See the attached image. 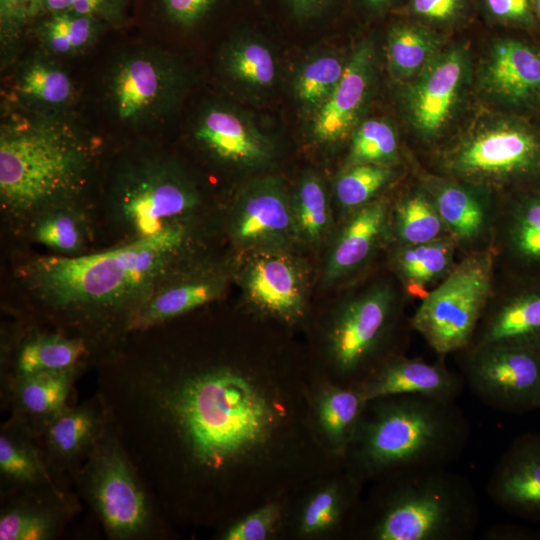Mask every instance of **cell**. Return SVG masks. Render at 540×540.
<instances>
[{
  "mask_svg": "<svg viewBox=\"0 0 540 540\" xmlns=\"http://www.w3.org/2000/svg\"><path fill=\"white\" fill-rule=\"evenodd\" d=\"M109 426L97 393L79 406L66 407L33 433L49 469L63 482L65 474H76Z\"/></svg>",
  "mask_w": 540,
  "mask_h": 540,
  "instance_id": "15",
  "label": "cell"
},
{
  "mask_svg": "<svg viewBox=\"0 0 540 540\" xmlns=\"http://www.w3.org/2000/svg\"><path fill=\"white\" fill-rule=\"evenodd\" d=\"M229 232L246 252L289 249L298 242L291 196L283 180L266 176L248 183L233 203Z\"/></svg>",
  "mask_w": 540,
  "mask_h": 540,
  "instance_id": "14",
  "label": "cell"
},
{
  "mask_svg": "<svg viewBox=\"0 0 540 540\" xmlns=\"http://www.w3.org/2000/svg\"><path fill=\"white\" fill-rule=\"evenodd\" d=\"M0 476L4 496L21 492L68 493L46 464L32 430L13 416L1 428Z\"/></svg>",
  "mask_w": 540,
  "mask_h": 540,
  "instance_id": "24",
  "label": "cell"
},
{
  "mask_svg": "<svg viewBox=\"0 0 540 540\" xmlns=\"http://www.w3.org/2000/svg\"><path fill=\"white\" fill-rule=\"evenodd\" d=\"M495 252L469 253L421 300L409 320L439 356L466 349L491 300Z\"/></svg>",
  "mask_w": 540,
  "mask_h": 540,
  "instance_id": "10",
  "label": "cell"
},
{
  "mask_svg": "<svg viewBox=\"0 0 540 540\" xmlns=\"http://www.w3.org/2000/svg\"><path fill=\"white\" fill-rule=\"evenodd\" d=\"M398 161L397 135L388 122L368 119L354 129L346 166L365 163L395 166Z\"/></svg>",
  "mask_w": 540,
  "mask_h": 540,
  "instance_id": "42",
  "label": "cell"
},
{
  "mask_svg": "<svg viewBox=\"0 0 540 540\" xmlns=\"http://www.w3.org/2000/svg\"><path fill=\"white\" fill-rule=\"evenodd\" d=\"M98 394L163 506L204 514L249 469L286 456L298 410L289 382L227 362L112 365Z\"/></svg>",
  "mask_w": 540,
  "mask_h": 540,
  "instance_id": "1",
  "label": "cell"
},
{
  "mask_svg": "<svg viewBox=\"0 0 540 540\" xmlns=\"http://www.w3.org/2000/svg\"><path fill=\"white\" fill-rule=\"evenodd\" d=\"M0 540H50L59 535L75 503L69 493L21 492L5 496Z\"/></svg>",
  "mask_w": 540,
  "mask_h": 540,
  "instance_id": "25",
  "label": "cell"
},
{
  "mask_svg": "<svg viewBox=\"0 0 540 540\" xmlns=\"http://www.w3.org/2000/svg\"><path fill=\"white\" fill-rule=\"evenodd\" d=\"M446 176L483 188L540 183V130L499 118L466 133L439 156Z\"/></svg>",
  "mask_w": 540,
  "mask_h": 540,
  "instance_id": "9",
  "label": "cell"
},
{
  "mask_svg": "<svg viewBox=\"0 0 540 540\" xmlns=\"http://www.w3.org/2000/svg\"><path fill=\"white\" fill-rule=\"evenodd\" d=\"M471 426L452 401L393 395L367 401L348 450L360 482L409 469L449 467L466 450Z\"/></svg>",
  "mask_w": 540,
  "mask_h": 540,
  "instance_id": "4",
  "label": "cell"
},
{
  "mask_svg": "<svg viewBox=\"0 0 540 540\" xmlns=\"http://www.w3.org/2000/svg\"><path fill=\"white\" fill-rule=\"evenodd\" d=\"M185 76L179 63L156 48L126 51L111 63L104 97L114 118L127 126L157 124L180 102Z\"/></svg>",
  "mask_w": 540,
  "mask_h": 540,
  "instance_id": "11",
  "label": "cell"
},
{
  "mask_svg": "<svg viewBox=\"0 0 540 540\" xmlns=\"http://www.w3.org/2000/svg\"><path fill=\"white\" fill-rule=\"evenodd\" d=\"M364 534L371 540H468L480 508L472 482L449 467L409 469L381 479Z\"/></svg>",
  "mask_w": 540,
  "mask_h": 540,
  "instance_id": "5",
  "label": "cell"
},
{
  "mask_svg": "<svg viewBox=\"0 0 540 540\" xmlns=\"http://www.w3.org/2000/svg\"><path fill=\"white\" fill-rule=\"evenodd\" d=\"M483 84L505 103L529 102L540 95V51L519 40L497 42L485 64Z\"/></svg>",
  "mask_w": 540,
  "mask_h": 540,
  "instance_id": "26",
  "label": "cell"
},
{
  "mask_svg": "<svg viewBox=\"0 0 540 540\" xmlns=\"http://www.w3.org/2000/svg\"><path fill=\"white\" fill-rule=\"evenodd\" d=\"M193 137L210 157L223 164L254 168L274 156L271 140L244 115L224 105H210L200 112Z\"/></svg>",
  "mask_w": 540,
  "mask_h": 540,
  "instance_id": "17",
  "label": "cell"
},
{
  "mask_svg": "<svg viewBox=\"0 0 540 540\" xmlns=\"http://www.w3.org/2000/svg\"><path fill=\"white\" fill-rule=\"evenodd\" d=\"M361 482L349 471L314 491L297 516L296 531L300 537L317 538L337 530L354 506Z\"/></svg>",
  "mask_w": 540,
  "mask_h": 540,
  "instance_id": "33",
  "label": "cell"
},
{
  "mask_svg": "<svg viewBox=\"0 0 540 540\" xmlns=\"http://www.w3.org/2000/svg\"><path fill=\"white\" fill-rule=\"evenodd\" d=\"M32 21L28 9L19 0H0V39L4 60L13 57Z\"/></svg>",
  "mask_w": 540,
  "mask_h": 540,
  "instance_id": "47",
  "label": "cell"
},
{
  "mask_svg": "<svg viewBox=\"0 0 540 540\" xmlns=\"http://www.w3.org/2000/svg\"><path fill=\"white\" fill-rule=\"evenodd\" d=\"M466 73V54L454 48L436 56L409 88L407 112L423 137L437 136L446 127L458 103Z\"/></svg>",
  "mask_w": 540,
  "mask_h": 540,
  "instance_id": "16",
  "label": "cell"
},
{
  "mask_svg": "<svg viewBox=\"0 0 540 540\" xmlns=\"http://www.w3.org/2000/svg\"><path fill=\"white\" fill-rule=\"evenodd\" d=\"M194 222L77 256L28 261L20 278L59 320L90 333L128 327L154 290L184 266L196 240ZM92 345V344H91Z\"/></svg>",
  "mask_w": 540,
  "mask_h": 540,
  "instance_id": "2",
  "label": "cell"
},
{
  "mask_svg": "<svg viewBox=\"0 0 540 540\" xmlns=\"http://www.w3.org/2000/svg\"><path fill=\"white\" fill-rule=\"evenodd\" d=\"M504 245L526 266H540V183L529 189L507 213Z\"/></svg>",
  "mask_w": 540,
  "mask_h": 540,
  "instance_id": "37",
  "label": "cell"
},
{
  "mask_svg": "<svg viewBox=\"0 0 540 540\" xmlns=\"http://www.w3.org/2000/svg\"><path fill=\"white\" fill-rule=\"evenodd\" d=\"M228 281V273L219 266L181 267L154 290L131 321L128 333L156 328L219 299Z\"/></svg>",
  "mask_w": 540,
  "mask_h": 540,
  "instance_id": "18",
  "label": "cell"
},
{
  "mask_svg": "<svg viewBox=\"0 0 540 540\" xmlns=\"http://www.w3.org/2000/svg\"><path fill=\"white\" fill-rule=\"evenodd\" d=\"M31 237L57 255L84 254L89 240V225L85 213L76 202L50 208L30 222Z\"/></svg>",
  "mask_w": 540,
  "mask_h": 540,
  "instance_id": "36",
  "label": "cell"
},
{
  "mask_svg": "<svg viewBox=\"0 0 540 540\" xmlns=\"http://www.w3.org/2000/svg\"><path fill=\"white\" fill-rule=\"evenodd\" d=\"M367 401L355 386L322 384L309 398L310 423L327 451L345 459Z\"/></svg>",
  "mask_w": 540,
  "mask_h": 540,
  "instance_id": "27",
  "label": "cell"
},
{
  "mask_svg": "<svg viewBox=\"0 0 540 540\" xmlns=\"http://www.w3.org/2000/svg\"><path fill=\"white\" fill-rule=\"evenodd\" d=\"M438 41L414 25L393 26L387 37L386 56L391 74L405 80L420 74L436 57Z\"/></svg>",
  "mask_w": 540,
  "mask_h": 540,
  "instance_id": "39",
  "label": "cell"
},
{
  "mask_svg": "<svg viewBox=\"0 0 540 540\" xmlns=\"http://www.w3.org/2000/svg\"><path fill=\"white\" fill-rule=\"evenodd\" d=\"M391 1L392 0H363L364 4L372 10L382 9Z\"/></svg>",
  "mask_w": 540,
  "mask_h": 540,
  "instance_id": "53",
  "label": "cell"
},
{
  "mask_svg": "<svg viewBox=\"0 0 540 540\" xmlns=\"http://www.w3.org/2000/svg\"><path fill=\"white\" fill-rule=\"evenodd\" d=\"M396 174L391 165L365 163L345 166L334 184L337 205L346 213H352L379 198Z\"/></svg>",
  "mask_w": 540,
  "mask_h": 540,
  "instance_id": "40",
  "label": "cell"
},
{
  "mask_svg": "<svg viewBox=\"0 0 540 540\" xmlns=\"http://www.w3.org/2000/svg\"><path fill=\"white\" fill-rule=\"evenodd\" d=\"M482 536L485 540H516L526 539L534 534L511 525H495L486 529Z\"/></svg>",
  "mask_w": 540,
  "mask_h": 540,
  "instance_id": "51",
  "label": "cell"
},
{
  "mask_svg": "<svg viewBox=\"0 0 540 540\" xmlns=\"http://www.w3.org/2000/svg\"><path fill=\"white\" fill-rule=\"evenodd\" d=\"M224 0H134L132 11L171 29L190 31L206 23Z\"/></svg>",
  "mask_w": 540,
  "mask_h": 540,
  "instance_id": "43",
  "label": "cell"
},
{
  "mask_svg": "<svg viewBox=\"0 0 540 540\" xmlns=\"http://www.w3.org/2000/svg\"><path fill=\"white\" fill-rule=\"evenodd\" d=\"M422 187L433 200L448 236L470 253L483 250L493 230L489 191L451 177L428 176Z\"/></svg>",
  "mask_w": 540,
  "mask_h": 540,
  "instance_id": "20",
  "label": "cell"
},
{
  "mask_svg": "<svg viewBox=\"0 0 540 540\" xmlns=\"http://www.w3.org/2000/svg\"><path fill=\"white\" fill-rule=\"evenodd\" d=\"M458 354L465 386L485 405L509 413L540 408V347L490 344Z\"/></svg>",
  "mask_w": 540,
  "mask_h": 540,
  "instance_id": "12",
  "label": "cell"
},
{
  "mask_svg": "<svg viewBox=\"0 0 540 540\" xmlns=\"http://www.w3.org/2000/svg\"><path fill=\"white\" fill-rule=\"evenodd\" d=\"M239 280L247 303L260 314L287 324L304 318L308 302L307 273L288 249L247 252Z\"/></svg>",
  "mask_w": 540,
  "mask_h": 540,
  "instance_id": "13",
  "label": "cell"
},
{
  "mask_svg": "<svg viewBox=\"0 0 540 540\" xmlns=\"http://www.w3.org/2000/svg\"><path fill=\"white\" fill-rule=\"evenodd\" d=\"M345 64L335 55H322L307 62L294 82L297 98L306 106L318 109L338 84Z\"/></svg>",
  "mask_w": 540,
  "mask_h": 540,
  "instance_id": "44",
  "label": "cell"
},
{
  "mask_svg": "<svg viewBox=\"0 0 540 540\" xmlns=\"http://www.w3.org/2000/svg\"><path fill=\"white\" fill-rule=\"evenodd\" d=\"M490 12L499 19L526 22L530 20L529 0H486Z\"/></svg>",
  "mask_w": 540,
  "mask_h": 540,
  "instance_id": "50",
  "label": "cell"
},
{
  "mask_svg": "<svg viewBox=\"0 0 540 540\" xmlns=\"http://www.w3.org/2000/svg\"><path fill=\"white\" fill-rule=\"evenodd\" d=\"M298 242L314 244L328 234L331 226L329 197L321 179L305 173L291 196Z\"/></svg>",
  "mask_w": 540,
  "mask_h": 540,
  "instance_id": "38",
  "label": "cell"
},
{
  "mask_svg": "<svg viewBox=\"0 0 540 540\" xmlns=\"http://www.w3.org/2000/svg\"><path fill=\"white\" fill-rule=\"evenodd\" d=\"M462 0H412L413 11L426 19L446 21L460 10Z\"/></svg>",
  "mask_w": 540,
  "mask_h": 540,
  "instance_id": "49",
  "label": "cell"
},
{
  "mask_svg": "<svg viewBox=\"0 0 540 540\" xmlns=\"http://www.w3.org/2000/svg\"><path fill=\"white\" fill-rule=\"evenodd\" d=\"M90 344L61 332H34L17 347L9 379L47 371L82 368Z\"/></svg>",
  "mask_w": 540,
  "mask_h": 540,
  "instance_id": "32",
  "label": "cell"
},
{
  "mask_svg": "<svg viewBox=\"0 0 540 540\" xmlns=\"http://www.w3.org/2000/svg\"><path fill=\"white\" fill-rule=\"evenodd\" d=\"M391 238L396 245H413L449 237L436 206L420 185L391 204Z\"/></svg>",
  "mask_w": 540,
  "mask_h": 540,
  "instance_id": "35",
  "label": "cell"
},
{
  "mask_svg": "<svg viewBox=\"0 0 540 540\" xmlns=\"http://www.w3.org/2000/svg\"><path fill=\"white\" fill-rule=\"evenodd\" d=\"M395 288L380 281L347 299L327 326L325 346L334 376L354 386L395 350L401 313Z\"/></svg>",
  "mask_w": 540,
  "mask_h": 540,
  "instance_id": "8",
  "label": "cell"
},
{
  "mask_svg": "<svg viewBox=\"0 0 540 540\" xmlns=\"http://www.w3.org/2000/svg\"><path fill=\"white\" fill-rule=\"evenodd\" d=\"M14 108L42 114H68L75 96L68 72L46 52L24 60L11 84Z\"/></svg>",
  "mask_w": 540,
  "mask_h": 540,
  "instance_id": "28",
  "label": "cell"
},
{
  "mask_svg": "<svg viewBox=\"0 0 540 540\" xmlns=\"http://www.w3.org/2000/svg\"><path fill=\"white\" fill-rule=\"evenodd\" d=\"M29 11L32 18H36L41 14L44 0H19Z\"/></svg>",
  "mask_w": 540,
  "mask_h": 540,
  "instance_id": "52",
  "label": "cell"
},
{
  "mask_svg": "<svg viewBox=\"0 0 540 540\" xmlns=\"http://www.w3.org/2000/svg\"><path fill=\"white\" fill-rule=\"evenodd\" d=\"M354 386L366 401L407 394L456 402L465 382L460 373L450 370L442 361L430 363L397 353Z\"/></svg>",
  "mask_w": 540,
  "mask_h": 540,
  "instance_id": "19",
  "label": "cell"
},
{
  "mask_svg": "<svg viewBox=\"0 0 540 540\" xmlns=\"http://www.w3.org/2000/svg\"><path fill=\"white\" fill-rule=\"evenodd\" d=\"M486 490L501 509L540 518V434L512 442L496 462Z\"/></svg>",
  "mask_w": 540,
  "mask_h": 540,
  "instance_id": "21",
  "label": "cell"
},
{
  "mask_svg": "<svg viewBox=\"0 0 540 540\" xmlns=\"http://www.w3.org/2000/svg\"><path fill=\"white\" fill-rule=\"evenodd\" d=\"M74 478L111 539L164 536L153 496L111 424Z\"/></svg>",
  "mask_w": 540,
  "mask_h": 540,
  "instance_id": "7",
  "label": "cell"
},
{
  "mask_svg": "<svg viewBox=\"0 0 540 540\" xmlns=\"http://www.w3.org/2000/svg\"><path fill=\"white\" fill-rule=\"evenodd\" d=\"M284 510L277 501H270L238 519L221 534L224 540H267L282 528Z\"/></svg>",
  "mask_w": 540,
  "mask_h": 540,
  "instance_id": "45",
  "label": "cell"
},
{
  "mask_svg": "<svg viewBox=\"0 0 540 540\" xmlns=\"http://www.w3.org/2000/svg\"><path fill=\"white\" fill-rule=\"evenodd\" d=\"M107 28L110 27L96 18L70 11L43 13L30 25L44 52L53 57L85 51Z\"/></svg>",
  "mask_w": 540,
  "mask_h": 540,
  "instance_id": "34",
  "label": "cell"
},
{
  "mask_svg": "<svg viewBox=\"0 0 540 540\" xmlns=\"http://www.w3.org/2000/svg\"><path fill=\"white\" fill-rule=\"evenodd\" d=\"M108 203L114 222L128 241L194 222L201 194L174 159L157 151H143L120 161L111 179Z\"/></svg>",
  "mask_w": 540,
  "mask_h": 540,
  "instance_id": "6",
  "label": "cell"
},
{
  "mask_svg": "<svg viewBox=\"0 0 540 540\" xmlns=\"http://www.w3.org/2000/svg\"><path fill=\"white\" fill-rule=\"evenodd\" d=\"M233 43L224 59L229 76L251 87H270L276 78V63L270 49L253 38Z\"/></svg>",
  "mask_w": 540,
  "mask_h": 540,
  "instance_id": "41",
  "label": "cell"
},
{
  "mask_svg": "<svg viewBox=\"0 0 540 540\" xmlns=\"http://www.w3.org/2000/svg\"><path fill=\"white\" fill-rule=\"evenodd\" d=\"M283 13L298 24L311 23L326 16L335 0H277Z\"/></svg>",
  "mask_w": 540,
  "mask_h": 540,
  "instance_id": "48",
  "label": "cell"
},
{
  "mask_svg": "<svg viewBox=\"0 0 540 540\" xmlns=\"http://www.w3.org/2000/svg\"><path fill=\"white\" fill-rule=\"evenodd\" d=\"M373 63V45L365 40L355 48L338 84L316 111L311 131L317 142L335 144L352 135L369 92Z\"/></svg>",
  "mask_w": 540,
  "mask_h": 540,
  "instance_id": "23",
  "label": "cell"
},
{
  "mask_svg": "<svg viewBox=\"0 0 540 540\" xmlns=\"http://www.w3.org/2000/svg\"><path fill=\"white\" fill-rule=\"evenodd\" d=\"M80 368L39 372L9 379L12 416L37 431L68 407Z\"/></svg>",
  "mask_w": 540,
  "mask_h": 540,
  "instance_id": "30",
  "label": "cell"
},
{
  "mask_svg": "<svg viewBox=\"0 0 540 540\" xmlns=\"http://www.w3.org/2000/svg\"><path fill=\"white\" fill-rule=\"evenodd\" d=\"M91 140L68 114L16 109L0 128V202L12 218L31 222L74 203L92 171Z\"/></svg>",
  "mask_w": 540,
  "mask_h": 540,
  "instance_id": "3",
  "label": "cell"
},
{
  "mask_svg": "<svg viewBox=\"0 0 540 540\" xmlns=\"http://www.w3.org/2000/svg\"><path fill=\"white\" fill-rule=\"evenodd\" d=\"M391 201L379 197L349 214L327 255L322 281L334 284L365 266L378 248L391 239Z\"/></svg>",
  "mask_w": 540,
  "mask_h": 540,
  "instance_id": "22",
  "label": "cell"
},
{
  "mask_svg": "<svg viewBox=\"0 0 540 540\" xmlns=\"http://www.w3.org/2000/svg\"><path fill=\"white\" fill-rule=\"evenodd\" d=\"M457 248L450 237L420 244L396 245L391 267L406 294L422 300L454 268Z\"/></svg>",
  "mask_w": 540,
  "mask_h": 540,
  "instance_id": "31",
  "label": "cell"
},
{
  "mask_svg": "<svg viewBox=\"0 0 540 540\" xmlns=\"http://www.w3.org/2000/svg\"><path fill=\"white\" fill-rule=\"evenodd\" d=\"M537 15L540 18V0H534Z\"/></svg>",
  "mask_w": 540,
  "mask_h": 540,
  "instance_id": "54",
  "label": "cell"
},
{
  "mask_svg": "<svg viewBox=\"0 0 540 540\" xmlns=\"http://www.w3.org/2000/svg\"><path fill=\"white\" fill-rule=\"evenodd\" d=\"M490 344L540 347V287L487 306L469 346Z\"/></svg>",
  "mask_w": 540,
  "mask_h": 540,
  "instance_id": "29",
  "label": "cell"
},
{
  "mask_svg": "<svg viewBox=\"0 0 540 540\" xmlns=\"http://www.w3.org/2000/svg\"><path fill=\"white\" fill-rule=\"evenodd\" d=\"M133 3L134 0H44L41 14L70 11L96 18L110 28H117L129 20Z\"/></svg>",
  "mask_w": 540,
  "mask_h": 540,
  "instance_id": "46",
  "label": "cell"
}]
</instances>
